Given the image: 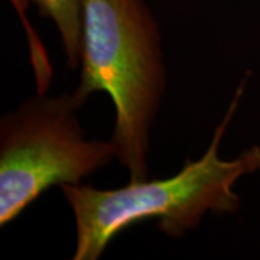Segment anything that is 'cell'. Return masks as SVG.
Returning <instances> with one entry per match:
<instances>
[{
  "instance_id": "obj_1",
  "label": "cell",
  "mask_w": 260,
  "mask_h": 260,
  "mask_svg": "<svg viewBox=\"0 0 260 260\" xmlns=\"http://www.w3.org/2000/svg\"><path fill=\"white\" fill-rule=\"evenodd\" d=\"M243 87L244 81L204 155L186 160L174 177L130 182L117 189H97L83 184L61 186L74 214V260L99 259L117 234L140 221L158 220L160 232L181 237L194 230L205 214H233L239 210L240 197L234 185L244 175L260 171V148L253 146L236 159L224 160L218 146L239 106Z\"/></svg>"
},
{
  "instance_id": "obj_3",
  "label": "cell",
  "mask_w": 260,
  "mask_h": 260,
  "mask_svg": "<svg viewBox=\"0 0 260 260\" xmlns=\"http://www.w3.org/2000/svg\"><path fill=\"white\" fill-rule=\"evenodd\" d=\"M74 93L30 99L0 124V225L51 186L78 185L112 164L113 142L85 139Z\"/></svg>"
},
{
  "instance_id": "obj_2",
  "label": "cell",
  "mask_w": 260,
  "mask_h": 260,
  "mask_svg": "<svg viewBox=\"0 0 260 260\" xmlns=\"http://www.w3.org/2000/svg\"><path fill=\"white\" fill-rule=\"evenodd\" d=\"M81 74L74 90L84 104L106 93L116 109L112 142L130 182L148 179L149 132L167 74L156 20L143 0H84Z\"/></svg>"
},
{
  "instance_id": "obj_4",
  "label": "cell",
  "mask_w": 260,
  "mask_h": 260,
  "mask_svg": "<svg viewBox=\"0 0 260 260\" xmlns=\"http://www.w3.org/2000/svg\"><path fill=\"white\" fill-rule=\"evenodd\" d=\"M45 18L55 23L71 70L80 65L83 41L84 0H29Z\"/></svg>"
}]
</instances>
